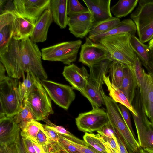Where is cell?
<instances>
[{"label":"cell","instance_id":"obj_1","mask_svg":"<svg viewBox=\"0 0 153 153\" xmlns=\"http://www.w3.org/2000/svg\"><path fill=\"white\" fill-rule=\"evenodd\" d=\"M131 36L129 33H123L105 37L98 42L107 50L110 61H116L130 68L137 57L131 44Z\"/></svg>","mask_w":153,"mask_h":153},{"label":"cell","instance_id":"obj_2","mask_svg":"<svg viewBox=\"0 0 153 153\" xmlns=\"http://www.w3.org/2000/svg\"><path fill=\"white\" fill-rule=\"evenodd\" d=\"M17 79L8 76L0 81V118H13L23 107V100L20 93Z\"/></svg>","mask_w":153,"mask_h":153},{"label":"cell","instance_id":"obj_3","mask_svg":"<svg viewBox=\"0 0 153 153\" xmlns=\"http://www.w3.org/2000/svg\"><path fill=\"white\" fill-rule=\"evenodd\" d=\"M111 62L107 59L89 67L90 74L87 86L82 94L88 100L92 108H100L105 105L102 86L104 76L109 72Z\"/></svg>","mask_w":153,"mask_h":153},{"label":"cell","instance_id":"obj_4","mask_svg":"<svg viewBox=\"0 0 153 153\" xmlns=\"http://www.w3.org/2000/svg\"><path fill=\"white\" fill-rule=\"evenodd\" d=\"M23 103L30 107L37 121H43L54 113L51 98L36 76L33 85L24 97Z\"/></svg>","mask_w":153,"mask_h":153},{"label":"cell","instance_id":"obj_5","mask_svg":"<svg viewBox=\"0 0 153 153\" xmlns=\"http://www.w3.org/2000/svg\"><path fill=\"white\" fill-rule=\"evenodd\" d=\"M103 97L110 122L121 136L129 153H135L140 147L123 119L118 105L105 93Z\"/></svg>","mask_w":153,"mask_h":153},{"label":"cell","instance_id":"obj_6","mask_svg":"<svg viewBox=\"0 0 153 153\" xmlns=\"http://www.w3.org/2000/svg\"><path fill=\"white\" fill-rule=\"evenodd\" d=\"M20 53L23 70L33 73L40 80L48 76L43 66L41 51L36 43L28 38L20 41Z\"/></svg>","mask_w":153,"mask_h":153},{"label":"cell","instance_id":"obj_7","mask_svg":"<svg viewBox=\"0 0 153 153\" xmlns=\"http://www.w3.org/2000/svg\"><path fill=\"white\" fill-rule=\"evenodd\" d=\"M138 88L135 92L134 108L143 121L153 128V77L144 70L142 84Z\"/></svg>","mask_w":153,"mask_h":153},{"label":"cell","instance_id":"obj_8","mask_svg":"<svg viewBox=\"0 0 153 153\" xmlns=\"http://www.w3.org/2000/svg\"><path fill=\"white\" fill-rule=\"evenodd\" d=\"M135 23L140 41L144 43L153 38V0H140L130 16Z\"/></svg>","mask_w":153,"mask_h":153},{"label":"cell","instance_id":"obj_9","mask_svg":"<svg viewBox=\"0 0 153 153\" xmlns=\"http://www.w3.org/2000/svg\"><path fill=\"white\" fill-rule=\"evenodd\" d=\"M80 40L61 42L41 49L44 60L60 61L68 65L75 61L81 46Z\"/></svg>","mask_w":153,"mask_h":153},{"label":"cell","instance_id":"obj_10","mask_svg":"<svg viewBox=\"0 0 153 153\" xmlns=\"http://www.w3.org/2000/svg\"><path fill=\"white\" fill-rule=\"evenodd\" d=\"M20 42L12 38L6 48L0 52V61L5 67L8 76L18 79L25 72L21 62Z\"/></svg>","mask_w":153,"mask_h":153},{"label":"cell","instance_id":"obj_11","mask_svg":"<svg viewBox=\"0 0 153 153\" xmlns=\"http://www.w3.org/2000/svg\"><path fill=\"white\" fill-rule=\"evenodd\" d=\"M75 122L79 130L91 133L100 130L109 122V120L106 112L97 108L80 113L75 118Z\"/></svg>","mask_w":153,"mask_h":153},{"label":"cell","instance_id":"obj_12","mask_svg":"<svg viewBox=\"0 0 153 153\" xmlns=\"http://www.w3.org/2000/svg\"><path fill=\"white\" fill-rule=\"evenodd\" d=\"M12 10L16 16L35 24L39 17L50 7V0H14Z\"/></svg>","mask_w":153,"mask_h":153},{"label":"cell","instance_id":"obj_13","mask_svg":"<svg viewBox=\"0 0 153 153\" xmlns=\"http://www.w3.org/2000/svg\"><path fill=\"white\" fill-rule=\"evenodd\" d=\"M40 82L51 99L59 106L68 110L76 96L72 87L46 79Z\"/></svg>","mask_w":153,"mask_h":153},{"label":"cell","instance_id":"obj_14","mask_svg":"<svg viewBox=\"0 0 153 153\" xmlns=\"http://www.w3.org/2000/svg\"><path fill=\"white\" fill-rule=\"evenodd\" d=\"M109 59L108 52L101 44L86 37L85 42L81 46L79 62L89 67Z\"/></svg>","mask_w":153,"mask_h":153},{"label":"cell","instance_id":"obj_15","mask_svg":"<svg viewBox=\"0 0 153 153\" xmlns=\"http://www.w3.org/2000/svg\"><path fill=\"white\" fill-rule=\"evenodd\" d=\"M62 74L74 89L83 93L86 88L89 76L86 68L72 63L64 67Z\"/></svg>","mask_w":153,"mask_h":153},{"label":"cell","instance_id":"obj_16","mask_svg":"<svg viewBox=\"0 0 153 153\" xmlns=\"http://www.w3.org/2000/svg\"><path fill=\"white\" fill-rule=\"evenodd\" d=\"M93 24L89 11L69 17L68 25L70 32L75 37L83 39L89 33Z\"/></svg>","mask_w":153,"mask_h":153},{"label":"cell","instance_id":"obj_17","mask_svg":"<svg viewBox=\"0 0 153 153\" xmlns=\"http://www.w3.org/2000/svg\"><path fill=\"white\" fill-rule=\"evenodd\" d=\"M91 14L93 23L112 17L111 0H83Z\"/></svg>","mask_w":153,"mask_h":153},{"label":"cell","instance_id":"obj_18","mask_svg":"<svg viewBox=\"0 0 153 153\" xmlns=\"http://www.w3.org/2000/svg\"><path fill=\"white\" fill-rule=\"evenodd\" d=\"M16 16L12 10H6L0 15V52L6 48L12 38L13 25Z\"/></svg>","mask_w":153,"mask_h":153},{"label":"cell","instance_id":"obj_19","mask_svg":"<svg viewBox=\"0 0 153 153\" xmlns=\"http://www.w3.org/2000/svg\"><path fill=\"white\" fill-rule=\"evenodd\" d=\"M53 20L49 8L46 10L35 24V27L30 38L35 43L43 42L47 38L49 28Z\"/></svg>","mask_w":153,"mask_h":153},{"label":"cell","instance_id":"obj_20","mask_svg":"<svg viewBox=\"0 0 153 153\" xmlns=\"http://www.w3.org/2000/svg\"><path fill=\"white\" fill-rule=\"evenodd\" d=\"M20 129L12 118H0V145H8L13 143L20 134Z\"/></svg>","mask_w":153,"mask_h":153},{"label":"cell","instance_id":"obj_21","mask_svg":"<svg viewBox=\"0 0 153 153\" xmlns=\"http://www.w3.org/2000/svg\"><path fill=\"white\" fill-rule=\"evenodd\" d=\"M136 126L138 142L141 147L153 149V128L145 124L139 114L137 116L131 113Z\"/></svg>","mask_w":153,"mask_h":153},{"label":"cell","instance_id":"obj_22","mask_svg":"<svg viewBox=\"0 0 153 153\" xmlns=\"http://www.w3.org/2000/svg\"><path fill=\"white\" fill-rule=\"evenodd\" d=\"M68 0H50L49 8L53 20L61 29L68 25L67 7Z\"/></svg>","mask_w":153,"mask_h":153},{"label":"cell","instance_id":"obj_23","mask_svg":"<svg viewBox=\"0 0 153 153\" xmlns=\"http://www.w3.org/2000/svg\"><path fill=\"white\" fill-rule=\"evenodd\" d=\"M35 27V24L27 19L16 16L12 27V38L21 41L30 37Z\"/></svg>","mask_w":153,"mask_h":153},{"label":"cell","instance_id":"obj_24","mask_svg":"<svg viewBox=\"0 0 153 153\" xmlns=\"http://www.w3.org/2000/svg\"><path fill=\"white\" fill-rule=\"evenodd\" d=\"M137 31L136 26L133 21L130 19H126L121 21L118 25L107 32L88 37L94 42H98L105 37L123 33H129L131 36H135Z\"/></svg>","mask_w":153,"mask_h":153},{"label":"cell","instance_id":"obj_25","mask_svg":"<svg viewBox=\"0 0 153 153\" xmlns=\"http://www.w3.org/2000/svg\"><path fill=\"white\" fill-rule=\"evenodd\" d=\"M104 82L109 92L110 97L114 101L126 107L131 113L136 116H138L137 112L130 103L126 95L119 88L111 83L109 76H105Z\"/></svg>","mask_w":153,"mask_h":153},{"label":"cell","instance_id":"obj_26","mask_svg":"<svg viewBox=\"0 0 153 153\" xmlns=\"http://www.w3.org/2000/svg\"><path fill=\"white\" fill-rule=\"evenodd\" d=\"M57 142L49 143L48 145L55 152L83 153L72 143L67 136L58 133Z\"/></svg>","mask_w":153,"mask_h":153},{"label":"cell","instance_id":"obj_27","mask_svg":"<svg viewBox=\"0 0 153 153\" xmlns=\"http://www.w3.org/2000/svg\"><path fill=\"white\" fill-rule=\"evenodd\" d=\"M137 87L131 70L128 67H126L122 83L119 88L126 95L131 105Z\"/></svg>","mask_w":153,"mask_h":153},{"label":"cell","instance_id":"obj_28","mask_svg":"<svg viewBox=\"0 0 153 153\" xmlns=\"http://www.w3.org/2000/svg\"><path fill=\"white\" fill-rule=\"evenodd\" d=\"M139 1L138 0H120L111 8V12L119 19L125 17L132 12Z\"/></svg>","mask_w":153,"mask_h":153},{"label":"cell","instance_id":"obj_29","mask_svg":"<svg viewBox=\"0 0 153 153\" xmlns=\"http://www.w3.org/2000/svg\"><path fill=\"white\" fill-rule=\"evenodd\" d=\"M120 22V19L112 16L104 21L93 23L88 37L107 32L118 25Z\"/></svg>","mask_w":153,"mask_h":153},{"label":"cell","instance_id":"obj_30","mask_svg":"<svg viewBox=\"0 0 153 153\" xmlns=\"http://www.w3.org/2000/svg\"><path fill=\"white\" fill-rule=\"evenodd\" d=\"M132 48L143 65L148 62L150 57V49L148 46L142 42L139 39L131 36L130 40Z\"/></svg>","mask_w":153,"mask_h":153},{"label":"cell","instance_id":"obj_31","mask_svg":"<svg viewBox=\"0 0 153 153\" xmlns=\"http://www.w3.org/2000/svg\"><path fill=\"white\" fill-rule=\"evenodd\" d=\"M126 67L115 61H112L110 65L109 72L110 81L112 84L118 88L121 86Z\"/></svg>","mask_w":153,"mask_h":153},{"label":"cell","instance_id":"obj_32","mask_svg":"<svg viewBox=\"0 0 153 153\" xmlns=\"http://www.w3.org/2000/svg\"><path fill=\"white\" fill-rule=\"evenodd\" d=\"M23 105L22 111L12 118L19 125L22 130L24 128L28 123L32 120H36L34 115L28 106L25 103H23Z\"/></svg>","mask_w":153,"mask_h":153},{"label":"cell","instance_id":"obj_33","mask_svg":"<svg viewBox=\"0 0 153 153\" xmlns=\"http://www.w3.org/2000/svg\"><path fill=\"white\" fill-rule=\"evenodd\" d=\"M84 140L95 149L101 153H108L104 142L98 134L85 132L83 136Z\"/></svg>","mask_w":153,"mask_h":153},{"label":"cell","instance_id":"obj_34","mask_svg":"<svg viewBox=\"0 0 153 153\" xmlns=\"http://www.w3.org/2000/svg\"><path fill=\"white\" fill-rule=\"evenodd\" d=\"M42 126V124L37 121L32 120L28 123L24 128L22 130L20 135L22 137L28 139L36 142L37 135Z\"/></svg>","mask_w":153,"mask_h":153},{"label":"cell","instance_id":"obj_35","mask_svg":"<svg viewBox=\"0 0 153 153\" xmlns=\"http://www.w3.org/2000/svg\"><path fill=\"white\" fill-rule=\"evenodd\" d=\"M27 73L26 78L24 74H23V82H21L19 81V85L20 93L23 100L27 93L33 85L36 77L32 72Z\"/></svg>","mask_w":153,"mask_h":153},{"label":"cell","instance_id":"obj_36","mask_svg":"<svg viewBox=\"0 0 153 153\" xmlns=\"http://www.w3.org/2000/svg\"><path fill=\"white\" fill-rule=\"evenodd\" d=\"M130 69L132 72L137 87L139 88L140 87L143 82L144 69L142 67L141 61L137 56L133 65Z\"/></svg>","mask_w":153,"mask_h":153},{"label":"cell","instance_id":"obj_37","mask_svg":"<svg viewBox=\"0 0 153 153\" xmlns=\"http://www.w3.org/2000/svg\"><path fill=\"white\" fill-rule=\"evenodd\" d=\"M89 11L77 0H68L67 13L68 17L77 15Z\"/></svg>","mask_w":153,"mask_h":153},{"label":"cell","instance_id":"obj_38","mask_svg":"<svg viewBox=\"0 0 153 153\" xmlns=\"http://www.w3.org/2000/svg\"><path fill=\"white\" fill-rule=\"evenodd\" d=\"M20 134L13 143L8 145H0V153H26L20 141Z\"/></svg>","mask_w":153,"mask_h":153},{"label":"cell","instance_id":"obj_39","mask_svg":"<svg viewBox=\"0 0 153 153\" xmlns=\"http://www.w3.org/2000/svg\"><path fill=\"white\" fill-rule=\"evenodd\" d=\"M118 106L123 119L130 131L135 137L132 126L129 110L126 107L121 104H119Z\"/></svg>","mask_w":153,"mask_h":153},{"label":"cell","instance_id":"obj_40","mask_svg":"<svg viewBox=\"0 0 153 153\" xmlns=\"http://www.w3.org/2000/svg\"><path fill=\"white\" fill-rule=\"evenodd\" d=\"M100 138L117 153H120L119 146L116 137H109L101 133H98Z\"/></svg>","mask_w":153,"mask_h":153},{"label":"cell","instance_id":"obj_41","mask_svg":"<svg viewBox=\"0 0 153 153\" xmlns=\"http://www.w3.org/2000/svg\"><path fill=\"white\" fill-rule=\"evenodd\" d=\"M97 132L98 133H101L107 137H116V130L109 121L100 130Z\"/></svg>","mask_w":153,"mask_h":153},{"label":"cell","instance_id":"obj_42","mask_svg":"<svg viewBox=\"0 0 153 153\" xmlns=\"http://www.w3.org/2000/svg\"><path fill=\"white\" fill-rule=\"evenodd\" d=\"M43 121L46 123V124L50 126L53 129L59 134L72 137H75L63 127L57 126L52 123L48 118L44 120Z\"/></svg>","mask_w":153,"mask_h":153},{"label":"cell","instance_id":"obj_43","mask_svg":"<svg viewBox=\"0 0 153 153\" xmlns=\"http://www.w3.org/2000/svg\"><path fill=\"white\" fill-rule=\"evenodd\" d=\"M42 125L48 138V143L50 142H57L59 138L58 133L53 129L50 126L47 124H42Z\"/></svg>","mask_w":153,"mask_h":153},{"label":"cell","instance_id":"obj_44","mask_svg":"<svg viewBox=\"0 0 153 153\" xmlns=\"http://www.w3.org/2000/svg\"><path fill=\"white\" fill-rule=\"evenodd\" d=\"M48 138L43 126L37 135L36 138V142L39 145L43 147L48 144Z\"/></svg>","mask_w":153,"mask_h":153},{"label":"cell","instance_id":"obj_45","mask_svg":"<svg viewBox=\"0 0 153 153\" xmlns=\"http://www.w3.org/2000/svg\"><path fill=\"white\" fill-rule=\"evenodd\" d=\"M67 136L74 145L83 153H101L88 144L87 145H84L77 143L71 140L68 136Z\"/></svg>","mask_w":153,"mask_h":153},{"label":"cell","instance_id":"obj_46","mask_svg":"<svg viewBox=\"0 0 153 153\" xmlns=\"http://www.w3.org/2000/svg\"><path fill=\"white\" fill-rule=\"evenodd\" d=\"M21 143L26 153H36L31 141L22 137Z\"/></svg>","mask_w":153,"mask_h":153},{"label":"cell","instance_id":"obj_47","mask_svg":"<svg viewBox=\"0 0 153 153\" xmlns=\"http://www.w3.org/2000/svg\"><path fill=\"white\" fill-rule=\"evenodd\" d=\"M116 137L119 146L120 153H129L121 136L117 130Z\"/></svg>","mask_w":153,"mask_h":153},{"label":"cell","instance_id":"obj_48","mask_svg":"<svg viewBox=\"0 0 153 153\" xmlns=\"http://www.w3.org/2000/svg\"><path fill=\"white\" fill-rule=\"evenodd\" d=\"M147 70L148 74L153 77V51L150 50V57L147 64L143 65Z\"/></svg>","mask_w":153,"mask_h":153},{"label":"cell","instance_id":"obj_49","mask_svg":"<svg viewBox=\"0 0 153 153\" xmlns=\"http://www.w3.org/2000/svg\"><path fill=\"white\" fill-rule=\"evenodd\" d=\"M6 71L5 68L3 65L0 62V81L4 79L6 76L5 75Z\"/></svg>","mask_w":153,"mask_h":153},{"label":"cell","instance_id":"obj_50","mask_svg":"<svg viewBox=\"0 0 153 153\" xmlns=\"http://www.w3.org/2000/svg\"><path fill=\"white\" fill-rule=\"evenodd\" d=\"M135 153H153V150L149 148H140Z\"/></svg>","mask_w":153,"mask_h":153},{"label":"cell","instance_id":"obj_51","mask_svg":"<svg viewBox=\"0 0 153 153\" xmlns=\"http://www.w3.org/2000/svg\"><path fill=\"white\" fill-rule=\"evenodd\" d=\"M104 143L105 147L107 150L108 153H117L112 149L107 143Z\"/></svg>","mask_w":153,"mask_h":153},{"label":"cell","instance_id":"obj_52","mask_svg":"<svg viewBox=\"0 0 153 153\" xmlns=\"http://www.w3.org/2000/svg\"><path fill=\"white\" fill-rule=\"evenodd\" d=\"M148 46L149 49L153 51V38L149 41Z\"/></svg>","mask_w":153,"mask_h":153},{"label":"cell","instance_id":"obj_53","mask_svg":"<svg viewBox=\"0 0 153 153\" xmlns=\"http://www.w3.org/2000/svg\"><path fill=\"white\" fill-rule=\"evenodd\" d=\"M55 153H56V152H55Z\"/></svg>","mask_w":153,"mask_h":153},{"label":"cell","instance_id":"obj_54","mask_svg":"<svg viewBox=\"0 0 153 153\" xmlns=\"http://www.w3.org/2000/svg\"><path fill=\"white\" fill-rule=\"evenodd\" d=\"M152 150H153V149H152Z\"/></svg>","mask_w":153,"mask_h":153}]
</instances>
